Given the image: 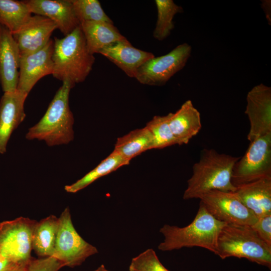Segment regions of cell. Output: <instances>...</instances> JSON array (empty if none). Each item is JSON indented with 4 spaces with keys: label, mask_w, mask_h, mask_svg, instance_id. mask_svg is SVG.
<instances>
[{
    "label": "cell",
    "mask_w": 271,
    "mask_h": 271,
    "mask_svg": "<svg viewBox=\"0 0 271 271\" xmlns=\"http://www.w3.org/2000/svg\"><path fill=\"white\" fill-rule=\"evenodd\" d=\"M129 271H169L161 262L152 248H149L132 258Z\"/></svg>",
    "instance_id": "obj_28"
},
{
    "label": "cell",
    "mask_w": 271,
    "mask_h": 271,
    "mask_svg": "<svg viewBox=\"0 0 271 271\" xmlns=\"http://www.w3.org/2000/svg\"><path fill=\"white\" fill-rule=\"evenodd\" d=\"M216 255L222 259L246 258L271 269V247L250 226L226 224L218 237Z\"/></svg>",
    "instance_id": "obj_5"
},
{
    "label": "cell",
    "mask_w": 271,
    "mask_h": 271,
    "mask_svg": "<svg viewBox=\"0 0 271 271\" xmlns=\"http://www.w3.org/2000/svg\"><path fill=\"white\" fill-rule=\"evenodd\" d=\"M32 13L23 1L0 0V24L13 35L28 22Z\"/></svg>",
    "instance_id": "obj_24"
},
{
    "label": "cell",
    "mask_w": 271,
    "mask_h": 271,
    "mask_svg": "<svg viewBox=\"0 0 271 271\" xmlns=\"http://www.w3.org/2000/svg\"><path fill=\"white\" fill-rule=\"evenodd\" d=\"M72 86L63 82L40 120L30 128L26 138L44 141L49 146L67 144L74 139V119L69 105Z\"/></svg>",
    "instance_id": "obj_4"
},
{
    "label": "cell",
    "mask_w": 271,
    "mask_h": 271,
    "mask_svg": "<svg viewBox=\"0 0 271 271\" xmlns=\"http://www.w3.org/2000/svg\"><path fill=\"white\" fill-rule=\"evenodd\" d=\"M226 224L215 219L200 203L197 213L189 225L179 227L165 224L160 228L164 239L158 249L166 251L196 246L216 254L218 237Z\"/></svg>",
    "instance_id": "obj_3"
},
{
    "label": "cell",
    "mask_w": 271,
    "mask_h": 271,
    "mask_svg": "<svg viewBox=\"0 0 271 271\" xmlns=\"http://www.w3.org/2000/svg\"><path fill=\"white\" fill-rule=\"evenodd\" d=\"M63 266L62 262L52 256L40 259L32 257L27 271H58Z\"/></svg>",
    "instance_id": "obj_29"
},
{
    "label": "cell",
    "mask_w": 271,
    "mask_h": 271,
    "mask_svg": "<svg viewBox=\"0 0 271 271\" xmlns=\"http://www.w3.org/2000/svg\"><path fill=\"white\" fill-rule=\"evenodd\" d=\"M53 41L52 75L73 88L86 79L95 58L87 48L80 25L63 38L55 37Z\"/></svg>",
    "instance_id": "obj_2"
},
{
    "label": "cell",
    "mask_w": 271,
    "mask_h": 271,
    "mask_svg": "<svg viewBox=\"0 0 271 271\" xmlns=\"http://www.w3.org/2000/svg\"><path fill=\"white\" fill-rule=\"evenodd\" d=\"M59 226L52 257L64 266L81 265L88 257L98 253L97 248L83 239L75 229L68 207L58 218Z\"/></svg>",
    "instance_id": "obj_7"
},
{
    "label": "cell",
    "mask_w": 271,
    "mask_h": 271,
    "mask_svg": "<svg viewBox=\"0 0 271 271\" xmlns=\"http://www.w3.org/2000/svg\"><path fill=\"white\" fill-rule=\"evenodd\" d=\"M28 94L18 89L4 92L0 101V154L6 152L13 131L24 119V103Z\"/></svg>",
    "instance_id": "obj_16"
},
{
    "label": "cell",
    "mask_w": 271,
    "mask_h": 271,
    "mask_svg": "<svg viewBox=\"0 0 271 271\" xmlns=\"http://www.w3.org/2000/svg\"><path fill=\"white\" fill-rule=\"evenodd\" d=\"M20 53L12 33L0 24V83L4 92L17 88Z\"/></svg>",
    "instance_id": "obj_14"
},
{
    "label": "cell",
    "mask_w": 271,
    "mask_h": 271,
    "mask_svg": "<svg viewBox=\"0 0 271 271\" xmlns=\"http://www.w3.org/2000/svg\"><path fill=\"white\" fill-rule=\"evenodd\" d=\"M191 52V45L181 44L168 53L147 61L138 70L134 78L144 85H164L185 67Z\"/></svg>",
    "instance_id": "obj_8"
},
{
    "label": "cell",
    "mask_w": 271,
    "mask_h": 271,
    "mask_svg": "<svg viewBox=\"0 0 271 271\" xmlns=\"http://www.w3.org/2000/svg\"><path fill=\"white\" fill-rule=\"evenodd\" d=\"M168 114L169 124L177 145L187 144L202 127L200 113L190 100L186 101L175 113Z\"/></svg>",
    "instance_id": "obj_19"
},
{
    "label": "cell",
    "mask_w": 271,
    "mask_h": 271,
    "mask_svg": "<svg viewBox=\"0 0 271 271\" xmlns=\"http://www.w3.org/2000/svg\"><path fill=\"white\" fill-rule=\"evenodd\" d=\"M239 159L212 149L202 150L199 161L192 167V175L187 181L183 199H200L205 193L215 190L235 192L236 188L232 184L231 176Z\"/></svg>",
    "instance_id": "obj_1"
},
{
    "label": "cell",
    "mask_w": 271,
    "mask_h": 271,
    "mask_svg": "<svg viewBox=\"0 0 271 271\" xmlns=\"http://www.w3.org/2000/svg\"><path fill=\"white\" fill-rule=\"evenodd\" d=\"M145 126L153 135L154 149H163L177 145L169 124L168 114L154 116Z\"/></svg>",
    "instance_id": "obj_26"
},
{
    "label": "cell",
    "mask_w": 271,
    "mask_h": 271,
    "mask_svg": "<svg viewBox=\"0 0 271 271\" xmlns=\"http://www.w3.org/2000/svg\"><path fill=\"white\" fill-rule=\"evenodd\" d=\"M80 23L84 21H100L113 24L97 0H70Z\"/></svg>",
    "instance_id": "obj_27"
},
{
    "label": "cell",
    "mask_w": 271,
    "mask_h": 271,
    "mask_svg": "<svg viewBox=\"0 0 271 271\" xmlns=\"http://www.w3.org/2000/svg\"><path fill=\"white\" fill-rule=\"evenodd\" d=\"M259 237L271 247V214L257 219L252 226Z\"/></svg>",
    "instance_id": "obj_30"
},
{
    "label": "cell",
    "mask_w": 271,
    "mask_h": 271,
    "mask_svg": "<svg viewBox=\"0 0 271 271\" xmlns=\"http://www.w3.org/2000/svg\"><path fill=\"white\" fill-rule=\"evenodd\" d=\"M265 177H271V133L250 142L233 167L231 182L236 188Z\"/></svg>",
    "instance_id": "obj_6"
},
{
    "label": "cell",
    "mask_w": 271,
    "mask_h": 271,
    "mask_svg": "<svg viewBox=\"0 0 271 271\" xmlns=\"http://www.w3.org/2000/svg\"><path fill=\"white\" fill-rule=\"evenodd\" d=\"M17 263L0 248V271H7Z\"/></svg>",
    "instance_id": "obj_31"
},
{
    "label": "cell",
    "mask_w": 271,
    "mask_h": 271,
    "mask_svg": "<svg viewBox=\"0 0 271 271\" xmlns=\"http://www.w3.org/2000/svg\"><path fill=\"white\" fill-rule=\"evenodd\" d=\"M57 28L49 19L40 15L32 16L28 22L13 35L20 50V56L37 51L50 40Z\"/></svg>",
    "instance_id": "obj_15"
},
{
    "label": "cell",
    "mask_w": 271,
    "mask_h": 271,
    "mask_svg": "<svg viewBox=\"0 0 271 271\" xmlns=\"http://www.w3.org/2000/svg\"><path fill=\"white\" fill-rule=\"evenodd\" d=\"M235 192L257 219L271 214V177L240 185Z\"/></svg>",
    "instance_id": "obj_18"
},
{
    "label": "cell",
    "mask_w": 271,
    "mask_h": 271,
    "mask_svg": "<svg viewBox=\"0 0 271 271\" xmlns=\"http://www.w3.org/2000/svg\"><path fill=\"white\" fill-rule=\"evenodd\" d=\"M261 7L263 10L268 25H271V1L262 0L261 1Z\"/></svg>",
    "instance_id": "obj_32"
},
{
    "label": "cell",
    "mask_w": 271,
    "mask_h": 271,
    "mask_svg": "<svg viewBox=\"0 0 271 271\" xmlns=\"http://www.w3.org/2000/svg\"><path fill=\"white\" fill-rule=\"evenodd\" d=\"M153 149H154L153 135L145 126L117 138L113 150L130 162L142 153Z\"/></svg>",
    "instance_id": "obj_21"
},
{
    "label": "cell",
    "mask_w": 271,
    "mask_h": 271,
    "mask_svg": "<svg viewBox=\"0 0 271 271\" xmlns=\"http://www.w3.org/2000/svg\"><path fill=\"white\" fill-rule=\"evenodd\" d=\"M116 65L126 75L135 78L138 70L155 57L151 52L134 47L127 40L111 44L98 52Z\"/></svg>",
    "instance_id": "obj_17"
},
{
    "label": "cell",
    "mask_w": 271,
    "mask_h": 271,
    "mask_svg": "<svg viewBox=\"0 0 271 271\" xmlns=\"http://www.w3.org/2000/svg\"><path fill=\"white\" fill-rule=\"evenodd\" d=\"M80 25L87 48L93 55L111 44L127 40L113 24L100 21H84L80 23Z\"/></svg>",
    "instance_id": "obj_20"
},
{
    "label": "cell",
    "mask_w": 271,
    "mask_h": 271,
    "mask_svg": "<svg viewBox=\"0 0 271 271\" xmlns=\"http://www.w3.org/2000/svg\"><path fill=\"white\" fill-rule=\"evenodd\" d=\"M37 221L20 217L0 223V248L17 263L32 258V236Z\"/></svg>",
    "instance_id": "obj_10"
},
{
    "label": "cell",
    "mask_w": 271,
    "mask_h": 271,
    "mask_svg": "<svg viewBox=\"0 0 271 271\" xmlns=\"http://www.w3.org/2000/svg\"><path fill=\"white\" fill-rule=\"evenodd\" d=\"M31 259L27 261L18 263L7 271H27Z\"/></svg>",
    "instance_id": "obj_33"
},
{
    "label": "cell",
    "mask_w": 271,
    "mask_h": 271,
    "mask_svg": "<svg viewBox=\"0 0 271 271\" xmlns=\"http://www.w3.org/2000/svg\"><path fill=\"white\" fill-rule=\"evenodd\" d=\"M157 9V20L153 32L155 39L163 41L170 36L175 26L174 16L183 13L181 6H178L173 0H156Z\"/></svg>",
    "instance_id": "obj_25"
},
{
    "label": "cell",
    "mask_w": 271,
    "mask_h": 271,
    "mask_svg": "<svg viewBox=\"0 0 271 271\" xmlns=\"http://www.w3.org/2000/svg\"><path fill=\"white\" fill-rule=\"evenodd\" d=\"M93 271H110L106 269L103 264L101 265Z\"/></svg>",
    "instance_id": "obj_34"
},
{
    "label": "cell",
    "mask_w": 271,
    "mask_h": 271,
    "mask_svg": "<svg viewBox=\"0 0 271 271\" xmlns=\"http://www.w3.org/2000/svg\"><path fill=\"white\" fill-rule=\"evenodd\" d=\"M245 113L250 128L247 140H254L271 133V87L263 83L255 85L246 96Z\"/></svg>",
    "instance_id": "obj_11"
},
{
    "label": "cell",
    "mask_w": 271,
    "mask_h": 271,
    "mask_svg": "<svg viewBox=\"0 0 271 271\" xmlns=\"http://www.w3.org/2000/svg\"><path fill=\"white\" fill-rule=\"evenodd\" d=\"M30 12L53 21L66 36L80 26L70 0L23 1Z\"/></svg>",
    "instance_id": "obj_13"
},
{
    "label": "cell",
    "mask_w": 271,
    "mask_h": 271,
    "mask_svg": "<svg viewBox=\"0 0 271 271\" xmlns=\"http://www.w3.org/2000/svg\"><path fill=\"white\" fill-rule=\"evenodd\" d=\"M199 199L200 203L215 219L226 224L252 226L257 220L235 192L212 190Z\"/></svg>",
    "instance_id": "obj_9"
},
{
    "label": "cell",
    "mask_w": 271,
    "mask_h": 271,
    "mask_svg": "<svg viewBox=\"0 0 271 271\" xmlns=\"http://www.w3.org/2000/svg\"><path fill=\"white\" fill-rule=\"evenodd\" d=\"M53 49L54 41L51 39L41 49L20 56L17 89L28 94L40 79L52 74Z\"/></svg>",
    "instance_id": "obj_12"
},
{
    "label": "cell",
    "mask_w": 271,
    "mask_h": 271,
    "mask_svg": "<svg viewBox=\"0 0 271 271\" xmlns=\"http://www.w3.org/2000/svg\"><path fill=\"white\" fill-rule=\"evenodd\" d=\"M129 162L113 150L95 168L82 178L71 185L65 186V190L69 193H76L97 179L116 171L122 166L128 165Z\"/></svg>",
    "instance_id": "obj_23"
},
{
    "label": "cell",
    "mask_w": 271,
    "mask_h": 271,
    "mask_svg": "<svg viewBox=\"0 0 271 271\" xmlns=\"http://www.w3.org/2000/svg\"><path fill=\"white\" fill-rule=\"evenodd\" d=\"M59 226V219L51 215L37 222L32 236V249L44 257L52 256Z\"/></svg>",
    "instance_id": "obj_22"
}]
</instances>
